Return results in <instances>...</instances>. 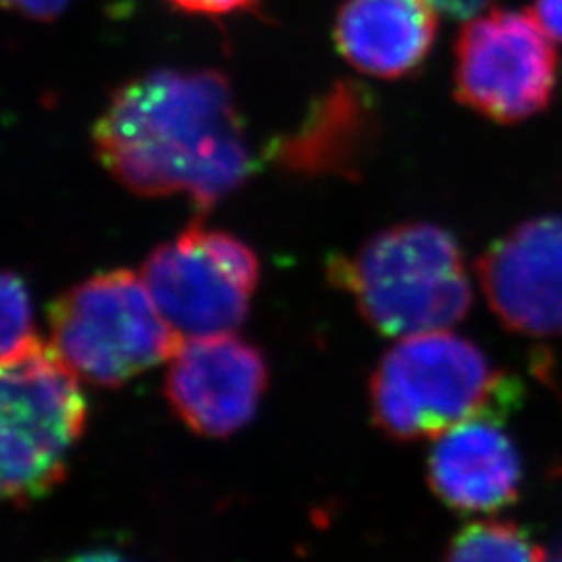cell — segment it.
I'll list each match as a JSON object with an SVG mask.
<instances>
[{"instance_id": "1", "label": "cell", "mask_w": 562, "mask_h": 562, "mask_svg": "<svg viewBox=\"0 0 562 562\" xmlns=\"http://www.w3.org/2000/svg\"><path fill=\"white\" fill-rule=\"evenodd\" d=\"M102 167L134 194L206 211L252 171L244 123L217 71L159 69L123 83L94 125Z\"/></svg>"}, {"instance_id": "2", "label": "cell", "mask_w": 562, "mask_h": 562, "mask_svg": "<svg viewBox=\"0 0 562 562\" xmlns=\"http://www.w3.org/2000/svg\"><path fill=\"white\" fill-rule=\"evenodd\" d=\"M521 396L515 375L446 329L402 338L371 378L373 422L396 442L440 438L480 417L504 419Z\"/></svg>"}, {"instance_id": "3", "label": "cell", "mask_w": 562, "mask_h": 562, "mask_svg": "<svg viewBox=\"0 0 562 562\" xmlns=\"http://www.w3.org/2000/svg\"><path fill=\"white\" fill-rule=\"evenodd\" d=\"M327 276L387 338L446 329L473 302L459 244L431 223L383 229L352 257L331 259Z\"/></svg>"}, {"instance_id": "4", "label": "cell", "mask_w": 562, "mask_h": 562, "mask_svg": "<svg viewBox=\"0 0 562 562\" xmlns=\"http://www.w3.org/2000/svg\"><path fill=\"white\" fill-rule=\"evenodd\" d=\"M2 496L18 506L48 496L80 442L88 404L74 369L38 338L2 361L0 378Z\"/></svg>"}, {"instance_id": "5", "label": "cell", "mask_w": 562, "mask_h": 562, "mask_svg": "<svg viewBox=\"0 0 562 562\" xmlns=\"http://www.w3.org/2000/svg\"><path fill=\"white\" fill-rule=\"evenodd\" d=\"M48 323L60 359L101 387H117L169 361L181 344L142 276L127 269L97 273L60 294Z\"/></svg>"}, {"instance_id": "6", "label": "cell", "mask_w": 562, "mask_h": 562, "mask_svg": "<svg viewBox=\"0 0 562 562\" xmlns=\"http://www.w3.org/2000/svg\"><path fill=\"white\" fill-rule=\"evenodd\" d=\"M181 340L234 334L259 283V259L240 238L194 223L157 246L140 271Z\"/></svg>"}, {"instance_id": "7", "label": "cell", "mask_w": 562, "mask_h": 562, "mask_svg": "<svg viewBox=\"0 0 562 562\" xmlns=\"http://www.w3.org/2000/svg\"><path fill=\"white\" fill-rule=\"evenodd\" d=\"M559 55L536 13L496 9L462 27L457 42V99L487 120L515 123L552 99Z\"/></svg>"}, {"instance_id": "8", "label": "cell", "mask_w": 562, "mask_h": 562, "mask_svg": "<svg viewBox=\"0 0 562 562\" xmlns=\"http://www.w3.org/2000/svg\"><path fill=\"white\" fill-rule=\"evenodd\" d=\"M261 352L234 334L181 340L169 359L165 396L204 438H227L252 422L267 390Z\"/></svg>"}, {"instance_id": "9", "label": "cell", "mask_w": 562, "mask_h": 562, "mask_svg": "<svg viewBox=\"0 0 562 562\" xmlns=\"http://www.w3.org/2000/svg\"><path fill=\"white\" fill-rule=\"evenodd\" d=\"M496 317L529 338L562 336V217L522 223L477 262Z\"/></svg>"}, {"instance_id": "10", "label": "cell", "mask_w": 562, "mask_h": 562, "mask_svg": "<svg viewBox=\"0 0 562 562\" xmlns=\"http://www.w3.org/2000/svg\"><path fill=\"white\" fill-rule=\"evenodd\" d=\"M427 480L454 510L496 513L521 494V457L501 419L480 417L438 438L429 452Z\"/></svg>"}, {"instance_id": "11", "label": "cell", "mask_w": 562, "mask_h": 562, "mask_svg": "<svg viewBox=\"0 0 562 562\" xmlns=\"http://www.w3.org/2000/svg\"><path fill=\"white\" fill-rule=\"evenodd\" d=\"M438 13L429 0H346L334 38L357 71L398 80L427 59L440 27Z\"/></svg>"}, {"instance_id": "12", "label": "cell", "mask_w": 562, "mask_h": 562, "mask_svg": "<svg viewBox=\"0 0 562 562\" xmlns=\"http://www.w3.org/2000/svg\"><path fill=\"white\" fill-rule=\"evenodd\" d=\"M375 106L355 81H338L301 127L273 146V159L301 176H355L375 138Z\"/></svg>"}, {"instance_id": "13", "label": "cell", "mask_w": 562, "mask_h": 562, "mask_svg": "<svg viewBox=\"0 0 562 562\" xmlns=\"http://www.w3.org/2000/svg\"><path fill=\"white\" fill-rule=\"evenodd\" d=\"M443 562H543V550L517 522H473L454 538Z\"/></svg>"}, {"instance_id": "14", "label": "cell", "mask_w": 562, "mask_h": 562, "mask_svg": "<svg viewBox=\"0 0 562 562\" xmlns=\"http://www.w3.org/2000/svg\"><path fill=\"white\" fill-rule=\"evenodd\" d=\"M0 304H2L0 344H2V361H7L36 340L30 294L23 280L13 271L2 273Z\"/></svg>"}, {"instance_id": "15", "label": "cell", "mask_w": 562, "mask_h": 562, "mask_svg": "<svg viewBox=\"0 0 562 562\" xmlns=\"http://www.w3.org/2000/svg\"><path fill=\"white\" fill-rule=\"evenodd\" d=\"M173 7L186 13L194 15H209V18H222L252 9L259 0H167Z\"/></svg>"}, {"instance_id": "16", "label": "cell", "mask_w": 562, "mask_h": 562, "mask_svg": "<svg viewBox=\"0 0 562 562\" xmlns=\"http://www.w3.org/2000/svg\"><path fill=\"white\" fill-rule=\"evenodd\" d=\"M69 0H4V4L23 18L36 21L55 20L65 11Z\"/></svg>"}, {"instance_id": "17", "label": "cell", "mask_w": 562, "mask_h": 562, "mask_svg": "<svg viewBox=\"0 0 562 562\" xmlns=\"http://www.w3.org/2000/svg\"><path fill=\"white\" fill-rule=\"evenodd\" d=\"M533 13L550 38L562 42V0H536Z\"/></svg>"}, {"instance_id": "18", "label": "cell", "mask_w": 562, "mask_h": 562, "mask_svg": "<svg viewBox=\"0 0 562 562\" xmlns=\"http://www.w3.org/2000/svg\"><path fill=\"white\" fill-rule=\"evenodd\" d=\"M440 13L452 18H473L490 0H429Z\"/></svg>"}, {"instance_id": "19", "label": "cell", "mask_w": 562, "mask_h": 562, "mask_svg": "<svg viewBox=\"0 0 562 562\" xmlns=\"http://www.w3.org/2000/svg\"><path fill=\"white\" fill-rule=\"evenodd\" d=\"M67 562H127L117 552H111V550H88V552H81L78 557L69 559Z\"/></svg>"}, {"instance_id": "20", "label": "cell", "mask_w": 562, "mask_h": 562, "mask_svg": "<svg viewBox=\"0 0 562 562\" xmlns=\"http://www.w3.org/2000/svg\"><path fill=\"white\" fill-rule=\"evenodd\" d=\"M550 562H562V552L559 554V557H557V559H552Z\"/></svg>"}]
</instances>
